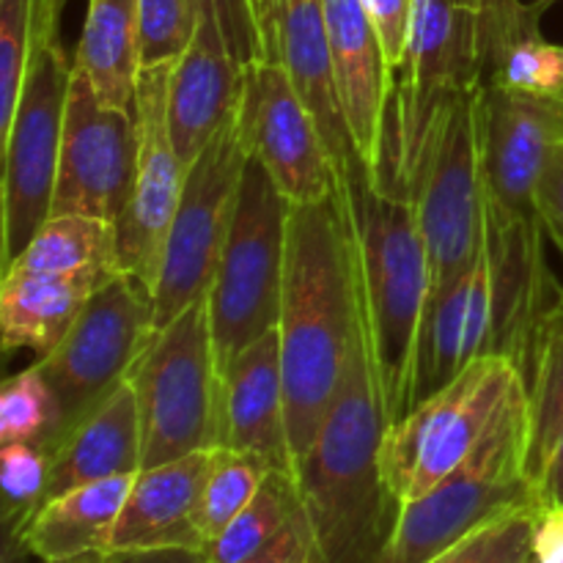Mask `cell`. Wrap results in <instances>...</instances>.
Masks as SVG:
<instances>
[{
	"mask_svg": "<svg viewBox=\"0 0 563 563\" xmlns=\"http://www.w3.org/2000/svg\"><path fill=\"white\" fill-rule=\"evenodd\" d=\"M88 267L115 269V229L110 220L66 212L49 214L9 269L77 273Z\"/></svg>",
	"mask_w": 563,
	"mask_h": 563,
	"instance_id": "cell-28",
	"label": "cell"
},
{
	"mask_svg": "<svg viewBox=\"0 0 563 563\" xmlns=\"http://www.w3.org/2000/svg\"><path fill=\"white\" fill-rule=\"evenodd\" d=\"M522 383L526 377L515 363L476 357L443 390L390 423L383 473L396 504H410L451 476L476 451Z\"/></svg>",
	"mask_w": 563,
	"mask_h": 563,
	"instance_id": "cell-10",
	"label": "cell"
},
{
	"mask_svg": "<svg viewBox=\"0 0 563 563\" xmlns=\"http://www.w3.org/2000/svg\"><path fill=\"white\" fill-rule=\"evenodd\" d=\"M69 86L71 64L66 60L64 44H60V14L55 11L53 0H44L25 82H22L11 124L0 135V143H3V187H0L3 192V242H0L3 273L53 212Z\"/></svg>",
	"mask_w": 563,
	"mask_h": 563,
	"instance_id": "cell-8",
	"label": "cell"
},
{
	"mask_svg": "<svg viewBox=\"0 0 563 563\" xmlns=\"http://www.w3.org/2000/svg\"><path fill=\"white\" fill-rule=\"evenodd\" d=\"M218 445L245 451L267 462L273 471H289L297 476L278 330H269L267 335L247 344L220 372L214 449Z\"/></svg>",
	"mask_w": 563,
	"mask_h": 563,
	"instance_id": "cell-17",
	"label": "cell"
},
{
	"mask_svg": "<svg viewBox=\"0 0 563 563\" xmlns=\"http://www.w3.org/2000/svg\"><path fill=\"white\" fill-rule=\"evenodd\" d=\"M247 159L251 148L242 132L240 104H236L231 119L187 168L185 190L170 223L157 284L152 291L157 330L174 322L192 302L207 297L234 220Z\"/></svg>",
	"mask_w": 563,
	"mask_h": 563,
	"instance_id": "cell-12",
	"label": "cell"
},
{
	"mask_svg": "<svg viewBox=\"0 0 563 563\" xmlns=\"http://www.w3.org/2000/svg\"><path fill=\"white\" fill-rule=\"evenodd\" d=\"M322 9L346 126L363 163L374 168L394 66L363 0H322Z\"/></svg>",
	"mask_w": 563,
	"mask_h": 563,
	"instance_id": "cell-20",
	"label": "cell"
},
{
	"mask_svg": "<svg viewBox=\"0 0 563 563\" xmlns=\"http://www.w3.org/2000/svg\"><path fill=\"white\" fill-rule=\"evenodd\" d=\"M542 506H563V432L550 451L544 471L537 482Z\"/></svg>",
	"mask_w": 563,
	"mask_h": 563,
	"instance_id": "cell-43",
	"label": "cell"
},
{
	"mask_svg": "<svg viewBox=\"0 0 563 563\" xmlns=\"http://www.w3.org/2000/svg\"><path fill=\"white\" fill-rule=\"evenodd\" d=\"M102 563H209L207 550H135V553H110Z\"/></svg>",
	"mask_w": 563,
	"mask_h": 563,
	"instance_id": "cell-42",
	"label": "cell"
},
{
	"mask_svg": "<svg viewBox=\"0 0 563 563\" xmlns=\"http://www.w3.org/2000/svg\"><path fill=\"white\" fill-rule=\"evenodd\" d=\"M273 467L258 456L245 454L234 449H212L209 460L207 482L201 493V509H198V522L207 544L223 533V528L245 509L264 484Z\"/></svg>",
	"mask_w": 563,
	"mask_h": 563,
	"instance_id": "cell-31",
	"label": "cell"
},
{
	"mask_svg": "<svg viewBox=\"0 0 563 563\" xmlns=\"http://www.w3.org/2000/svg\"><path fill=\"white\" fill-rule=\"evenodd\" d=\"M302 511L300 484L289 471H269L251 504L207 544L209 563H245L269 548Z\"/></svg>",
	"mask_w": 563,
	"mask_h": 563,
	"instance_id": "cell-29",
	"label": "cell"
},
{
	"mask_svg": "<svg viewBox=\"0 0 563 563\" xmlns=\"http://www.w3.org/2000/svg\"><path fill=\"white\" fill-rule=\"evenodd\" d=\"M132 478H102L49 498L11 542L38 563H102L113 553V531Z\"/></svg>",
	"mask_w": 563,
	"mask_h": 563,
	"instance_id": "cell-23",
	"label": "cell"
},
{
	"mask_svg": "<svg viewBox=\"0 0 563 563\" xmlns=\"http://www.w3.org/2000/svg\"><path fill=\"white\" fill-rule=\"evenodd\" d=\"M528 410H531L528 473L537 484L555 440L563 432V289L539 339L537 363L528 377Z\"/></svg>",
	"mask_w": 563,
	"mask_h": 563,
	"instance_id": "cell-30",
	"label": "cell"
},
{
	"mask_svg": "<svg viewBox=\"0 0 563 563\" xmlns=\"http://www.w3.org/2000/svg\"><path fill=\"white\" fill-rule=\"evenodd\" d=\"M539 3H542L544 9H550V5H553V3H559V0H539Z\"/></svg>",
	"mask_w": 563,
	"mask_h": 563,
	"instance_id": "cell-45",
	"label": "cell"
},
{
	"mask_svg": "<svg viewBox=\"0 0 563 563\" xmlns=\"http://www.w3.org/2000/svg\"><path fill=\"white\" fill-rule=\"evenodd\" d=\"M533 563H563V506H542L533 531Z\"/></svg>",
	"mask_w": 563,
	"mask_h": 563,
	"instance_id": "cell-40",
	"label": "cell"
},
{
	"mask_svg": "<svg viewBox=\"0 0 563 563\" xmlns=\"http://www.w3.org/2000/svg\"><path fill=\"white\" fill-rule=\"evenodd\" d=\"M355 311V253L341 192L319 203H289L278 341L297 465L335 399Z\"/></svg>",
	"mask_w": 563,
	"mask_h": 563,
	"instance_id": "cell-2",
	"label": "cell"
},
{
	"mask_svg": "<svg viewBox=\"0 0 563 563\" xmlns=\"http://www.w3.org/2000/svg\"><path fill=\"white\" fill-rule=\"evenodd\" d=\"M357 286V275H355ZM390 418L357 289L355 328L339 390L297 465L308 563H377L401 506L383 473Z\"/></svg>",
	"mask_w": 563,
	"mask_h": 563,
	"instance_id": "cell-1",
	"label": "cell"
},
{
	"mask_svg": "<svg viewBox=\"0 0 563 563\" xmlns=\"http://www.w3.org/2000/svg\"><path fill=\"white\" fill-rule=\"evenodd\" d=\"M135 170V113L104 104L91 80L71 64L58 179L49 214L75 212L115 223L130 201Z\"/></svg>",
	"mask_w": 563,
	"mask_h": 563,
	"instance_id": "cell-14",
	"label": "cell"
},
{
	"mask_svg": "<svg viewBox=\"0 0 563 563\" xmlns=\"http://www.w3.org/2000/svg\"><path fill=\"white\" fill-rule=\"evenodd\" d=\"M561 289L550 269L548 234L539 214L511 212L487 198L482 251L471 269L467 363L504 357L528 383Z\"/></svg>",
	"mask_w": 563,
	"mask_h": 563,
	"instance_id": "cell-5",
	"label": "cell"
},
{
	"mask_svg": "<svg viewBox=\"0 0 563 563\" xmlns=\"http://www.w3.org/2000/svg\"><path fill=\"white\" fill-rule=\"evenodd\" d=\"M66 3H69V0H53V5H55V11H58V14H64Z\"/></svg>",
	"mask_w": 563,
	"mask_h": 563,
	"instance_id": "cell-44",
	"label": "cell"
},
{
	"mask_svg": "<svg viewBox=\"0 0 563 563\" xmlns=\"http://www.w3.org/2000/svg\"><path fill=\"white\" fill-rule=\"evenodd\" d=\"M245 563H308V528L302 511L264 553Z\"/></svg>",
	"mask_w": 563,
	"mask_h": 563,
	"instance_id": "cell-41",
	"label": "cell"
},
{
	"mask_svg": "<svg viewBox=\"0 0 563 563\" xmlns=\"http://www.w3.org/2000/svg\"><path fill=\"white\" fill-rule=\"evenodd\" d=\"M240 121L251 157L267 168L286 201L339 196L341 181L319 121L278 60H258L242 71Z\"/></svg>",
	"mask_w": 563,
	"mask_h": 563,
	"instance_id": "cell-15",
	"label": "cell"
},
{
	"mask_svg": "<svg viewBox=\"0 0 563 563\" xmlns=\"http://www.w3.org/2000/svg\"><path fill=\"white\" fill-rule=\"evenodd\" d=\"M537 214L548 240L563 256V146L555 148L537 185Z\"/></svg>",
	"mask_w": 563,
	"mask_h": 563,
	"instance_id": "cell-38",
	"label": "cell"
},
{
	"mask_svg": "<svg viewBox=\"0 0 563 563\" xmlns=\"http://www.w3.org/2000/svg\"><path fill=\"white\" fill-rule=\"evenodd\" d=\"M71 64L110 108L132 110L141 75V0H88Z\"/></svg>",
	"mask_w": 563,
	"mask_h": 563,
	"instance_id": "cell-26",
	"label": "cell"
},
{
	"mask_svg": "<svg viewBox=\"0 0 563 563\" xmlns=\"http://www.w3.org/2000/svg\"><path fill=\"white\" fill-rule=\"evenodd\" d=\"M355 275L390 423L410 405L412 352L429 300V253L416 209L357 159L341 179Z\"/></svg>",
	"mask_w": 563,
	"mask_h": 563,
	"instance_id": "cell-3",
	"label": "cell"
},
{
	"mask_svg": "<svg viewBox=\"0 0 563 563\" xmlns=\"http://www.w3.org/2000/svg\"><path fill=\"white\" fill-rule=\"evenodd\" d=\"M113 267L77 273H22L9 269L0 284V333L5 352L31 350L49 355Z\"/></svg>",
	"mask_w": 563,
	"mask_h": 563,
	"instance_id": "cell-24",
	"label": "cell"
},
{
	"mask_svg": "<svg viewBox=\"0 0 563 563\" xmlns=\"http://www.w3.org/2000/svg\"><path fill=\"white\" fill-rule=\"evenodd\" d=\"M168 75L170 64L143 66L137 75L132 102L137 124V170L130 201L113 223L115 269L143 280L152 291L187 179V168L168 130Z\"/></svg>",
	"mask_w": 563,
	"mask_h": 563,
	"instance_id": "cell-13",
	"label": "cell"
},
{
	"mask_svg": "<svg viewBox=\"0 0 563 563\" xmlns=\"http://www.w3.org/2000/svg\"><path fill=\"white\" fill-rule=\"evenodd\" d=\"M467 311H471V273L427 300L416 352H412L407 412L443 390L467 366Z\"/></svg>",
	"mask_w": 563,
	"mask_h": 563,
	"instance_id": "cell-27",
	"label": "cell"
},
{
	"mask_svg": "<svg viewBox=\"0 0 563 563\" xmlns=\"http://www.w3.org/2000/svg\"><path fill=\"white\" fill-rule=\"evenodd\" d=\"M141 467V418H137L135 390L130 379H124L108 399L99 401L53 445L42 504L82 484L113 476H135Z\"/></svg>",
	"mask_w": 563,
	"mask_h": 563,
	"instance_id": "cell-22",
	"label": "cell"
},
{
	"mask_svg": "<svg viewBox=\"0 0 563 563\" xmlns=\"http://www.w3.org/2000/svg\"><path fill=\"white\" fill-rule=\"evenodd\" d=\"M126 379L141 418L143 467L214 449L220 374L207 297L157 330Z\"/></svg>",
	"mask_w": 563,
	"mask_h": 563,
	"instance_id": "cell-9",
	"label": "cell"
},
{
	"mask_svg": "<svg viewBox=\"0 0 563 563\" xmlns=\"http://www.w3.org/2000/svg\"><path fill=\"white\" fill-rule=\"evenodd\" d=\"M55 399L36 366L0 385V443H36L47 449L55 434Z\"/></svg>",
	"mask_w": 563,
	"mask_h": 563,
	"instance_id": "cell-32",
	"label": "cell"
},
{
	"mask_svg": "<svg viewBox=\"0 0 563 563\" xmlns=\"http://www.w3.org/2000/svg\"><path fill=\"white\" fill-rule=\"evenodd\" d=\"M198 14H212L229 53L242 71L258 60H269L258 0H192Z\"/></svg>",
	"mask_w": 563,
	"mask_h": 563,
	"instance_id": "cell-37",
	"label": "cell"
},
{
	"mask_svg": "<svg viewBox=\"0 0 563 563\" xmlns=\"http://www.w3.org/2000/svg\"><path fill=\"white\" fill-rule=\"evenodd\" d=\"M212 449L181 460L141 467L132 478L113 531V553L135 550H207L198 522Z\"/></svg>",
	"mask_w": 563,
	"mask_h": 563,
	"instance_id": "cell-21",
	"label": "cell"
},
{
	"mask_svg": "<svg viewBox=\"0 0 563 563\" xmlns=\"http://www.w3.org/2000/svg\"><path fill=\"white\" fill-rule=\"evenodd\" d=\"M531 410L517 385L498 421L451 476L399 509L377 563H429L487 522L520 509H542L528 473Z\"/></svg>",
	"mask_w": 563,
	"mask_h": 563,
	"instance_id": "cell-4",
	"label": "cell"
},
{
	"mask_svg": "<svg viewBox=\"0 0 563 563\" xmlns=\"http://www.w3.org/2000/svg\"><path fill=\"white\" fill-rule=\"evenodd\" d=\"M157 335L154 295L143 280L126 273H110L80 317L49 355L33 366L49 385L58 410L53 445L80 423L99 401L108 399L126 377L137 357Z\"/></svg>",
	"mask_w": 563,
	"mask_h": 563,
	"instance_id": "cell-11",
	"label": "cell"
},
{
	"mask_svg": "<svg viewBox=\"0 0 563 563\" xmlns=\"http://www.w3.org/2000/svg\"><path fill=\"white\" fill-rule=\"evenodd\" d=\"M372 14V20L377 22V31L383 36L385 53H388L390 66H399L405 58L407 47V33H410V11L412 0H363Z\"/></svg>",
	"mask_w": 563,
	"mask_h": 563,
	"instance_id": "cell-39",
	"label": "cell"
},
{
	"mask_svg": "<svg viewBox=\"0 0 563 563\" xmlns=\"http://www.w3.org/2000/svg\"><path fill=\"white\" fill-rule=\"evenodd\" d=\"M240 97L242 69L225 47L214 16L198 14L196 33L168 75V130L185 168L231 119Z\"/></svg>",
	"mask_w": 563,
	"mask_h": 563,
	"instance_id": "cell-19",
	"label": "cell"
},
{
	"mask_svg": "<svg viewBox=\"0 0 563 563\" xmlns=\"http://www.w3.org/2000/svg\"><path fill=\"white\" fill-rule=\"evenodd\" d=\"M192 0H141V64H174L196 33Z\"/></svg>",
	"mask_w": 563,
	"mask_h": 563,
	"instance_id": "cell-36",
	"label": "cell"
},
{
	"mask_svg": "<svg viewBox=\"0 0 563 563\" xmlns=\"http://www.w3.org/2000/svg\"><path fill=\"white\" fill-rule=\"evenodd\" d=\"M539 509H520L487 522L429 563H533Z\"/></svg>",
	"mask_w": 563,
	"mask_h": 563,
	"instance_id": "cell-35",
	"label": "cell"
},
{
	"mask_svg": "<svg viewBox=\"0 0 563 563\" xmlns=\"http://www.w3.org/2000/svg\"><path fill=\"white\" fill-rule=\"evenodd\" d=\"M49 454L36 443H3L0 482H3V520L9 539L20 537L25 522L36 515L47 487Z\"/></svg>",
	"mask_w": 563,
	"mask_h": 563,
	"instance_id": "cell-34",
	"label": "cell"
},
{
	"mask_svg": "<svg viewBox=\"0 0 563 563\" xmlns=\"http://www.w3.org/2000/svg\"><path fill=\"white\" fill-rule=\"evenodd\" d=\"M539 0H489L484 86L563 97V44L542 33Z\"/></svg>",
	"mask_w": 563,
	"mask_h": 563,
	"instance_id": "cell-25",
	"label": "cell"
},
{
	"mask_svg": "<svg viewBox=\"0 0 563 563\" xmlns=\"http://www.w3.org/2000/svg\"><path fill=\"white\" fill-rule=\"evenodd\" d=\"M478 130L489 201L537 214V185L563 146V97L482 86Z\"/></svg>",
	"mask_w": 563,
	"mask_h": 563,
	"instance_id": "cell-16",
	"label": "cell"
},
{
	"mask_svg": "<svg viewBox=\"0 0 563 563\" xmlns=\"http://www.w3.org/2000/svg\"><path fill=\"white\" fill-rule=\"evenodd\" d=\"M44 0H0V135L11 124Z\"/></svg>",
	"mask_w": 563,
	"mask_h": 563,
	"instance_id": "cell-33",
	"label": "cell"
},
{
	"mask_svg": "<svg viewBox=\"0 0 563 563\" xmlns=\"http://www.w3.org/2000/svg\"><path fill=\"white\" fill-rule=\"evenodd\" d=\"M289 201L256 157L242 174L234 220L207 291L218 374L256 339L278 330Z\"/></svg>",
	"mask_w": 563,
	"mask_h": 563,
	"instance_id": "cell-7",
	"label": "cell"
},
{
	"mask_svg": "<svg viewBox=\"0 0 563 563\" xmlns=\"http://www.w3.org/2000/svg\"><path fill=\"white\" fill-rule=\"evenodd\" d=\"M269 60H278L319 121L339 181L363 159L352 143L335 86L322 0H258Z\"/></svg>",
	"mask_w": 563,
	"mask_h": 563,
	"instance_id": "cell-18",
	"label": "cell"
},
{
	"mask_svg": "<svg viewBox=\"0 0 563 563\" xmlns=\"http://www.w3.org/2000/svg\"><path fill=\"white\" fill-rule=\"evenodd\" d=\"M478 97L482 88H473L440 108L405 187L427 242L429 297L471 273L482 251L487 187Z\"/></svg>",
	"mask_w": 563,
	"mask_h": 563,
	"instance_id": "cell-6",
	"label": "cell"
}]
</instances>
